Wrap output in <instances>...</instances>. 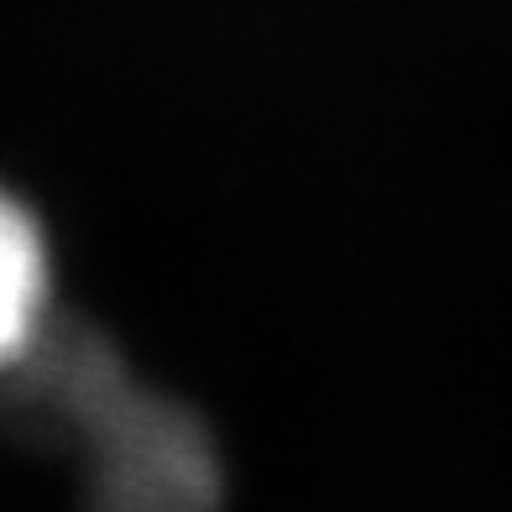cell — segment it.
Segmentation results:
<instances>
[{"label":"cell","instance_id":"1","mask_svg":"<svg viewBox=\"0 0 512 512\" xmlns=\"http://www.w3.org/2000/svg\"><path fill=\"white\" fill-rule=\"evenodd\" d=\"M16 366L37 371L48 418L74 424L89 450L95 512H215L220 460L209 434L183 408L142 392L95 340L53 345L42 330Z\"/></svg>","mask_w":512,"mask_h":512},{"label":"cell","instance_id":"2","mask_svg":"<svg viewBox=\"0 0 512 512\" xmlns=\"http://www.w3.org/2000/svg\"><path fill=\"white\" fill-rule=\"evenodd\" d=\"M53 304V256L48 236L27 204L0 189V377L48 330Z\"/></svg>","mask_w":512,"mask_h":512}]
</instances>
